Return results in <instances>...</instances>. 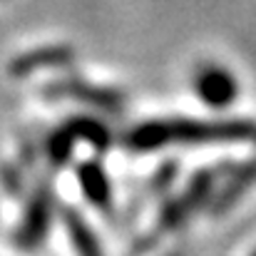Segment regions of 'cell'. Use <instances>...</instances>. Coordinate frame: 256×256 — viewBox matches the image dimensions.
Here are the masks:
<instances>
[{
    "label": "cell",
    "instance_id": "9",
    "mask_svg": "<svg viewBox=\"0 0 256 256\" xmlns=\"http://www.w3.org/2000/svg\"><path fill=\"white\" fill-rule=\"evenodd\" d=\"M62 224H65L70 246L75 249V256H104L94 229L87 224L85 216H82L78 209L65 206V209H62Z\"/></svg>",
    "mask_w": 256,
    "mask_h": 256
},
{
    "label": "cell",
    "instance_id": "5",
    "mask_svg": "<svg viewBox=\"0 0 256 256\" xmlns=\"http://www.w3.org/2000/svg\"><path fill=\"white\" fill-rule=\"evenodd\" d=\"M45 94L55 97V100H60V97L62 100H78V102H85L92 107H100L104 112H122V107H124V97L117 90L82 82V80H62L58 85L48 87Z\"/></svg>",
    "mask_w": 256,
    "mask_h": 256
},
{
    "label": "cell",
    "instance_id": "8",
    "mask_svg": "<svg viewBox=\"0 0 256 256\" xmlns=\"http://www.w3.org/2000/svg\"><path fill=\"white\" fill-rule=\"evenodd\" d=\"M78 182L82 189V196L100 209V212H112V182L107 176L100 160H85L78 167Z\"/></svg>",
    "mask_w": 256,
    "mask_h": 256
},
{
    "label": "cell",
    "instance_id": "6",
    "mask_svg": "<svg viewBox=\"0 0 256 256\" xmlns=\"http://www.w3.org/2000/svg\"><path fill=\"white\" fill-rule=\"evenodd\" d=\"M194 90H196V94L202 97L204 104L216 107V110L229 107L239 94L236 78L219 65H204L194 78Z\"/></svg>",
    "mask_w": 256,
    "mask_h": 256
},
{
    "label": "cell",
    "instance_id": "11",
    "mask_svg": "<svg viewBox=\"0 0 256 256\" xmlns=\"http://www.w3.org/2000/svg\"><path fill=\"white\" fill-rule=\"evenodd\" d=\"M252 256H256V252H254V254H252Z\"/></svg>",
    "mask_w": 256,
    "mask_h": 256
},
{
    "label": "cell",
    "instance_id": "2",
    "mask_svg": "<svg viewBox=\"0 0 256 256\" xmlns=\"http://www.w3.org/2000/svg\"><path fill=\"white\" fill-rule=\"evenodd\" d=\"M232 167H234L232 162H219V164H214V167H204V170H199L196 174H192V179L162 204L160 216H157V222H154V229L140 242L137 252L152 249V246H154L157 242H162L164 236L176 234L179 229H184L196 214L209 212L212 199H214L219 184L224 182V176L229 174Z\"/></svg>",
    "mask_w": 256,
    "mask_h": 256
},
{
    "label": "cell",
    "instance_id": "7",
    "mask_svg": "<svg viewBox=\"0 0 256 256\" xmlns=\"http://www.w3.org/2000/svg\"><path fill=\"white\" fill-rule=\"evenodd\" d=\"M256 186V157L254 160H246L242 164H234L229 174L224 176V182L219 184L214 199H212V206H209V214L214 216H222L226 214L232 206H236V202L252 189Z\"/></svg>",
    "mask_w": 256,
    "mask_h": 256
},
{
    "label": "cell",
    "instance_id": "1",
    "mask_svg": "<svg viewBox=\"0 0 256 256\" xmlns=\"http://www.w3.org/2000/svg\"><path fill=\"white\" fill-rule=\"evenodd\" d=\"M209 144L256 147V120L162 117V120H144L122 137V147L137 154L160 152L164 147H209Z\"/></svg>",
    "mask_w": 256,
    "mask_h": 256
},
{
    "label": "cell",
    "instance_id": "3",
    "mask_svg": "<svg viewBox=\"0 0 256 256\" xmlns=\"http://www.w3.org/2000/svg\"><path fill=\"white\" fill-rule=\"evenodd\" d=\"M80 142L90 144L97 152H104V150L112 147V132H110V127L104 122H100L94 117L80 114V117L65 120L45 140V154H48L50 167H55V170L65 167Z\"/></svg>",
    "mask_w": 256,
    "mask_h": 256
},
{
    "label": "cell",
    "instance_id": "10",
    "mask_svg": "<svg viewBox=\"0 0 256 256\" xmlns=\"http://www.w3.org/2000/svg\"><path fill=\"white\" fill-rule=\"evenodd\" d=\"M174 176H176V164H174V162H167V164H162L160 172L154 174V179H152L154 184H152V186H154L157 192H162V189H167L172 182H174Z\"/></svg>",
    "mask_w": 256,
    "mask_h": 256
},
{
    "label": "cell",
    "instance_id": "4",
    "mask_svg": "<svg viewBox=\"0 0 256 256\" xmlns=\"http://www.w3.org/2000/svg\"><path fill=\"white\" fill-rule=\"evenodd\" d=\"M52 216H55V192L48 182H40L25 209H22V216L12 232V242L20 252H35L45 244L48 234H50V226H52Z\"/></svg>",
    "mask_w": 256,
    "mask_h": 256
}]
</instances>
